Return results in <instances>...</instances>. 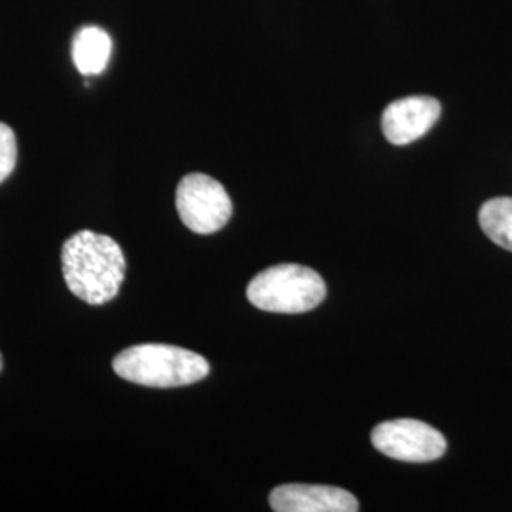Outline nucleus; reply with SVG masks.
I'll list each match as a JSON object with an SVG mask.
<instances>
[{
    "mask_svg": "<svg viewBox=\"0 0 512 512\" xmlns=\"http://www.w3.org/2000/svg\"><path fill=\"white\" fill-rule=\"evenodd\" d=\"M370 440L378 452L397 461L427 463L446 454V439L435 427L420 420L384 421L374 427Z\"/></svg>",
    "mask_w": 512,
    "mask_h": 512,
    "instance_id": "nucleus-5",
    "label": "nucleus"
},
{
    "mask_svg": "<svg viewBox=\"0 0 512 512\" xmlns=\"http://www.w3.org/2000/svg\"><path fill=\"white\" fill-rule=\"evenodd\" d=\"M112 40L101 27H82L73 38V61L84 76L101 74L109 65Z\"/></svg>",
    "mask_w": 512,
    "mask_h": 512,
    "instance_id": "nucleus-8",
    "label": "nucleus"
},
{
    "mask_svg": "<svg viewBox=\"0 0 512 512\" xmlns=\"http://www.w3.org/2000/svg\"><path fill=\"white\" fill-rule=\"evenodd\" d=\"M439 101L429 95H412L393 101L382 116L385 139L397 147L410 145L423 137L440 118Z\"/></svg>",
    "mask_w": 512,
    "mask_h": 512,
    "instance_id": "nucleus-6",
    "label": "nucleus"
},
{
    "mask_svg": "<svg viewBox=\"0 0 512 512\" xmlns=\"http://www.w3.org/2000/svg\"><path fill=\"white\" fill-rule=\"evenodd\" d=\"M114 372L131 384L145 387H181L207 378L211 366L200 353L167 344H141L120 351L112 361Z\"/></svg>",
    "mask_w": 512,
    "mask_h": 512,
    "instance_id": "nucleus-2",
    "label": "nucleus"
},
{
    "mask_svg": "<svg viewBox=\"0 0 512 512\" xmlns=\"http://www.w3.org/2000/svg\"><path fill=\"white\" fill-rule=\"evenodd\" d=\"M18 164V141L10 126L0 122V184L4 183Z\"/></svg>",
    "mask_w": 512,
    "mask_h": 512,
    "instance_id": "nucleus-10",
    "label": "nucleus"
},
{
    "mask_svg": "<svg viewBox=\"0 0 512 512\" xmlns=\"http://www.w3.org/2000/svg\"><path fill=\"white\" fill-rule=\"evenodd\" d=\"M325 296L323 277L300 264L266 268L247 287V298L255 308L274 313H304L317 308Z\"/></svg>",
    "mask_w": 512,
    "mask_h": 512,
    "instance_id": "nucleus-3",
    "label": "nucleus"
},
{
    "mask_svg": "<svg viewBox=\"0 0 512 512\" xmlns=\"http://www.w3.org/2000/svg\"><path fill=\"white\" fill-rule=\"evenodd\" d=\"M0 372H2V355H0Z\"/></svg>",
    "mask_w": 512,
    "mask_h": 512,
    "instance_id": "nucleus-11",
    "label": "nucleus"
},
{
    "mask_svg": "<svg viewBox=\"0 0 512 512\" xmlns=\"http://www.w3.org/2000/svg\"><path fill=\"white\" fill-rule=\"evenodd\" d=\"M61 264L69 291L90 306L110 302L126 277L122 247L92 230H82L65 241Z\"/></svg>",
    "mask_w": 512,
    "mask_h": 512,
    "instance_id": "nucleus-1",
    "label": "nucleus"
},
{
    "mask_svg": "<svg viewBox=\"0 0 512 512\" xmlns=\"http://www.w3.org/2000/svg\"><path fill=\"white\" fill-rule=\"evenodd\" d=\"M482 232L495 245L512 253V198H494L484 203L478 213Z\"/></svg>",
    "mask_w": 512,
    "mask_h": 512,
    "instance_id": "nucleus-9",
    "label": "nucleus"
},
{
    "mask_svg": "<svg viewBox=\"0 0 512 512\" xmlns=\"http://www.w3.org/2000/svg\"><path fill=\"white\" fill-rule=\"evenodd\" d=\"M177 211L184 226L196 234H215L232 217V200L213 177L190 173L177 186Z\"/></svg>",
    "mask_w": 512,
    "mask_h": 512,
    "instance_id": "nucleus-4",
    "label": "nucleus"
},
{
    "mask_svg": "<svg viewBox=\"0 0 512 512\" xmlns=\"http://www.w3.org/2000/svg\"><path fill=\"white\" fill-rule=\"evenodd\" d=\"M275 512H357L359 501L344 488L319 484H283L270 494Z\"/></svg>",
    "mask_w": 512,
    "mask_h": 512,
    "instance_id": "nucleus-7",
    "label": "nucleus"
}]
</instances>
